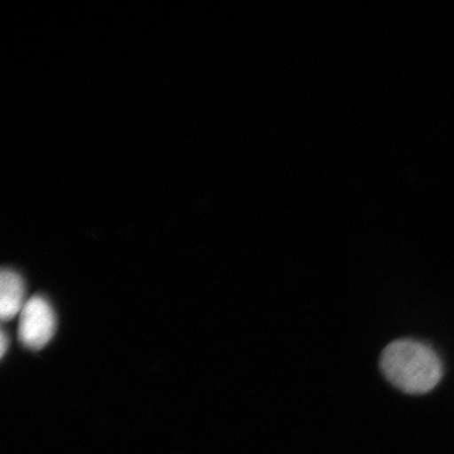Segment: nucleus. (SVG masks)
I'll return each instance as SVG.
<instances>
[{"label":"nucleus","instance_id":"20e7f679","mask_svg":"<svg viewBox=\"0 0 454 454\" xmlns=\"http://www.w3.org/2000/svg\"><path fill=\"white\" fill-rule=\"evenodd\" d=\"M8 346L9 340L7 333H5V331H3L2 339H0V354H2V357H4L5 354H7Z\"/></svg>","mask_w":454,"mask_h":454},{"label":"nucleus","instance_id":"7ed1b4c3","mask_svg":"<svg viewBox=\"0 0 454 454\" xmlns=\"http://www.w3.org/2000/svg\"><path fill=\"white\" fill-rule=\"evenodd\" d=\"M26 286L23 278L13 269H4L0 276V316L11 321L25 307Z\"/></svg>","mask_w":454,"mask_h":454},{"label":"nucleus","instance_id":"f257e3e1","mask_svg":"<svg viewBox=\"0 0 454 454\" xmlns=\"http://www.w3.org/2000/svg\"><path fill=\"white\" fill-rule=\"evenodd\" d=\"M380 369L390 384L411 395L429 393L443 378V363L437 352L417 340H397L387 345Z\"/></svg>","mask_w":454,"mask_h":454},{"label":"nucleus","instance_id":"f03ea898","mask_svg":"<svg viewBox=\"0 0 454 454\" xmlns=\"http://www.w3.org/2000/svg\"><path fill=\"white\" fill-rule=\"evenodd\" d=\"M56 327V313L46 298L35 295L26 301L18 325V336L23 346L29 349L43 348L55 336Z\"/></svg>","mask_w":454,"mask_h":454}]
</instances>
